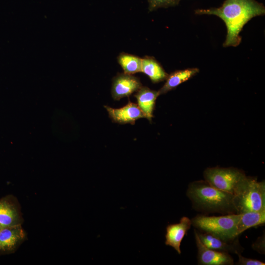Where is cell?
Wrapping results in <instances>:
<instances>
[{
  "label": "cell",
  "instance_id": "6da1fadb",
  "mask_svg": "<svg viewBox=\"0 0 265 265\" xmlns=\"http://www.w3.org/2000/svg\"><path fill=\"white\" fill-rule=\"evenodd\" d=\"M196 14L213 15L221 19L227 27L223 47H237L241 41L239 33L244 26L253 18L265 14V7L256 0H225L218 8L198 9Z\"/></svg>",
  "mask_w": 265,
  "mask_h": 265
},
{
  "label": "cell",
  "instance_id": "7a4b0ae2",
  "mask_svg": "<svg viewBox=\"0 0 265 265\" xmlns=\"http://www.w3.org/2000/svg\"><path fill=\"white\" fill-rule=\"evenodd\" d=\"M186 195L200 210L211 212L237 213L233 203L234 194L216 188L205 180L191 183Z\"/></svg>",
  "mask_w": 265,
  "mask_h": 265
},
{
  "label": "cell",
  "instance_id": "3957f363",
  "mask_svg": "<svg viewBox=\"0 0 265 265\" xmlns=\"http://www.w3.org/2000/svg\"><path fill=\"white\" fill-rule=\"evenodd\" d=\"M237 213L265 210V183L247 177L240 188L234 195Z\"/></svg>",
  "mask_w": 265,
  "mask_h": 265
},
{
  "label": "cell",
  "instance_id": "277c9868",
  "mask_svg": "<svg viewBox=\"0 0 265 265\" xmlns=\"http://www.w3.org/2000/svg\"><path fill=\"white\" fill-rule=\"evenodd\" d=\"M239 217V213H231L218 216L198 214L191 221V225L200 232L226 239H233L238 237L237 235V226Z\"/></svg>",
  "mask_w": 265,
  "mask_h": 265
},
{
  "label": "cell",
  "instance_id": "5b68a950",
  "mask_svg": "<svg viewBox=\"0 0 265 265\" xmlns=\"http://www.w3.org/2000/svg\"><path fill=\"white\" fill-rule=\"evenodd\" d=\"M204 177L205 181L212 186L234 195L240 189L247 177L238 169L219 167L206 169Z\"/></svg>",
  "mask_w": 265,
  "mask_h": 265
},
{
  "label": "cell",
  "instance_id": "8992f818",
  "mask_svg": "<svg viewBox=\"0 0 265 265\" xmlns=\"http://www.w3.org/2000/svg\"><path fill=\"white\" fill-rule=\"evenodd\" d=\"M194 236L197 247L198 264L201 265H233L232 257L228 253L218 251L205 246L200 239L194 230Z\"/></svg>",
  "mask_w": 265,
  "mask_h": 265
},
{
  "label": "cell",
  "instance_id": "52a82bcc",
  "mask_svg": "<svg viewBox=\"0 0 265 265\" xmlns=\"http://www.w3.org/2000/svg\"><path fill=\"white\" fill-rule=\"evenodd\" d=\"M142 85L139 79L132 75L118 74L113 79L111 95L115 100L129 97L136 92Z\"/></svg>",
  "mask_w": 265,
  "mask_h": 265
},
{
  "label": "cell",
  "instance_id": "ba28073f",
  "mask_svg": "<svg viewBox=\"0 0 265 265\" xmlns=\"http://www.w3.org/2000/svg\"><path fill=\"white\" fill-rule=\"evenodd\" d=\"M202 243L209 248L226 253H241L244 248L240 245L238 237L233 239H226L213 235L198 231L195 229Z\"/></svg>",
  "mask_w": 265,
  "mask_h": 265
},
{
  "label": "cell",
  "instance_id": "9c48e42d",
  "mask_svg": "<svg viewBox=\"0 0 265 265\" xmlns=\"http://www.w3.org/2000/svg\"><path fill=\"white\" fill-rule=\"evenodd\" d=\"M104 107L112 122L120 124L134 125L137 119L146 118L137 104L132 103L130 100L127 104L119 108H113L107 106H105Z\"/></svg>",
  "mask_w": 265,
  "mask_h": 265
},
{
  "label": "cell",
  "instance_id": "30bf717a",
  "mask_svg": "<svg viewBox=\"0 0 265 265\" xmlns=\"http://www.w3.org/2000/svg\"><path fill=\"white\" fill-rule=\"evenodd\" d=\"M26 238V234L22 225L2 228L0 230V253L15 251Z\"/></svg>",
  "mask_w": 265,
  "mask_h": 265
},
{
  "label": "cell",
  "instance_id": "8fae6325",
  "mask_svg": "<svg viewBox=\"0 0 265 265\" xmlns=\"http://www.w3.org/2000/svg\"><path fill=\"white\" fill-rule=\"evenodd\" d=\"M191 226V220L186 216L182 217L178 223L168 225L166 227L165 244L171 246L179 254H181L182 241Z\"/></svg>",
  "mask_w": 265,
  "mask_h": 265
},
{
  "label": "cell",
  "instance_id": "7c38bea8",
  "mask_svg": "<svg viewBox=\"0 0 265 265\" xmlns=\"http://www.w3.org/2000/svg\"><path fill=\"white\" fill-rule=\"evenodd\" d=\"M23 221L17 202L7 198L0 200V224L2 228L22 225Z\"/></svg>",
  "mask_w": 265,
  "mask_h": 265
},
{
  "label": "cell",
  "instance_id": "4fadbf2b",
  "mask_svg": "<svg viewBox=\"0 0 265 265\" xmlns=\"http://www.w3.org/2000/svg\"><path fill=\"white\" fill-rule=\"evenodd\" d=\"M159 96L158 91L143 86L134 95L137 100V105L150 122H151L153 117L156 101Z\"/></svg>",
  "mask_w": 265,
  "mask_h": 265
},
{
  "label": "cell",
  "instance_id": "5bb4252c",
  "mask_svg": "<svg viewBox=\"0 0 265 265\" xmlns=\"http://www.w3.org/2000/svg\"><path fill=\"white\" fill-rule=\"evenodd\" d=\"M196 68L175 71L168 75L163 86L158 91L159 95L165 94L176 88L199 72Z\"/></svg>",
  "mask_w": 265,
  "mask_h": 265
},
{
  "label": "cell",
  "instance_id": "9a60e30c",
  "mask_svg": "<svg viewBox=\"0 0 265 265\" xmlns=\"http://www.w3.org/2000/svg\"><path fill=\"white\" fill-rule=\"evenodd\" d=\"M141 72L146 75L153 83L166 80L168 75L161 65L151 56L142 58Z\"/></svg>",
  "mask_w": 265,
  "mask_h": 265
},
{
  "label": "cell",
  "instance_id": "2e32d148",
  "mask_svg": "<svg viewBox=\"0 0 265 265\" xmlns=\"http://www.w3.org/2000/svg\"><path fill=\"white\" fill-rule=\"evenodd\" d=\"M239 214L240 217L237 226L238 236L247 229L263 225L265 222V210L246 212Z\"/></svg>",
  "mask_w": 265,
  "mask_h": 265
},
{
  "label": "cell",
  "instance_id": "e0dca14e",
  "mask_svg": "<svg viewBox=\"0 0 265 265\" xmlns=\"http://www.w3.org/2000/svg\"><path fill=\"white\" fill-rule=\"evenodd\" d=\"M141 59L138 56L125 53H120L117 57L124 73L129 75L141 72Z\"/></svg>",
  "mask_w": 265,
  "mask_h": 265
},
{
  "label": "cell",
  "instance_id": "ac0fdd59",
  "mask_svg": "<svg viewBox=\"0 0 265 265\" xmlns=\"http://www.w3.org/2000/svg\"><path fill=\"white\" fill-rule=\"evenodd\" d=\"M180 0H148L149 10L153 11L159 8H168L177 5Z\"/></svg>",
  "mask_w": 265,
  "mask_h": 265
},
{
  "label": "cell",
  "instance_id": "d6986e66",
  "mask_svg": "<svg viewBox=\"0 0 265 265\" xmlns=\"http://www.w3.org/2000/svg\"><path fill=\"white\" fill-rule=\"evenodd\" d=\"M238 257L236 265H265L264 262L256 259L248 258L241 255V253L237 254Z\"/></svg>",
  "mask_w": 265,
  "mask_h": 265
},
{
  "label": "cell",
  "instance_id": "ffe728a7",
  "mask_svg": "<svg viewBox=\"0 0 265 265\" xmlns=\"http://www.w3.org/2000/svg\"><path fill=\"white\" fill-rule=\"evenodd\" d=\"M265 235L259 237L256 241L252 245V248L258 252L265 254Z\"/></svg>",
  "mask_w": 265,
  "mask_h": 265
},
{
  "label": "cell",
  "instance_id": "44dd1931",
  "mask_svg": "<svg viewBox=\"0 0 265 265\" xmlns=\"http://www.w3.org/2000/svg\"><path fill=\"white\" fill-rule=\"evenodd\" d=\"M2 226H1V225L0 224V230L2 228Z\"/></svg>",
  "mask_w": 265,
  "mask_h": 265
}]
</instances>
